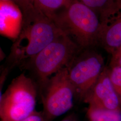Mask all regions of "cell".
<instances>
[{"mask_svg":"<svg viewBox=\"0 0 121 121\" xmlns=\"http://www.w3.org/2000/svg\"><path fill=\"white\" fill-rule=\"evenodd\" d=\"M110 80L118 96L121 93V67L118 66L111 67L109 69Z\"/></svg>","mask_w":121,"mask_h":121,"instance_id":"cell-12","label":"cell"},{"mask_svg":"<svg viewBox=\"0 0 121 121\" xmlns=\"http://www.w3.org/2000/svg\"><path fill=\"white\" fill-rule=\"evenodd\" d=\"M110 67L118 66L121 67V46L111 54Z\"/></svg>","mask_w":121,"mask_h":121,"instance_id":"cell-13","label":"cell"},{"mask_svg":"<svg viewBox=\"0 0 121 121\" xmlns=\"http://www.w3.org/2000/svg\"><path fill=\"white\" fill-rule=\"evenodd\" d=\"M20 9L22 14V24L7 59L6 67L9 69L15 66L25 69L39 52L64 34L35 2Z\"/></svg>","mask_w":121,"mask_h":121,"instance_id":"cell-1","label":"cell"},{"mask_svg":"<svg viewBox=\"0 0 121 121\" xmlns=\"http://www.w3.org/2000/svg\"><path fill=\"white\" fill-rule=\"evenodd\" d=\"M87 115L90 121H121V108L108 109L89 105Z\"/></svg>","mask_w":121,"mask_h":121,"instance_id":"cell-9","label":"cell"},{"mask_svg":"<svg viewBox=\"0 0 121 121\" xmlns=\"http://www.w3.org/2000/svg\"><path fill=\"white\" fill-rule=\"evenodd\" d=\"M39 90L44 121H51L73 107L75 92L66 67L54 74Z\"/></svg>","mask_w":121,"mask_h":121,"instance_id":"cell-6","label":"cell"},{"mask_svg":"<svg viewBox=\"0 0 121 121\" xmlns=\"http://www.w3.org/2000/svg\"><path fill=\"white\" fill-rule=\"evenodd\" d=\"M37 86L22 73L13 79L0 97V117L4 121H19L35 111Z\"/></svg>","mask_w":121,"mask_h":121,"instance_id":"cell-4","label":"cell"},{"mask_svg":"<svg viewBox=\"0 0 121 121\" xmlns=\"http://www.w3.org/2000/svg\"><path fill=\"white\" fill-rule=\"evenodd\" d=\"M91 9L100 16L108 8L115 0H77Z\"/></svg>","mask_w":121,"mask_h":121,"instance_id":"cell-11","label":"cell"},{"mask_svg":"<svg viewBox=\"0 0 121 121\" xmlns=\"http://www.w3.org/2000/svg\"><path fill=\"white\" fill-rule=\"evenodd\" d=\"M83 101L89 105L108 109L121 108L118 96L110 80L108 69L104 68Z\"/></svg>","mask_w":121,"mask_h":121,"instance_id":"cell-8","label":"cell"},{"mask_svg":"<svg viewBox=\"0 0 121 121\" xmlns=\"http://www.w3.org/2000/svg\"><path fill=\"white\" fill-rule=\"evenodd\" d=\"M1 121H2V120H1Z\"/></svg>","mask_w":121,"mask_h":121,"instance_id":"cell-18","label":"cell"},{"mask_svg":"<svg viewBox=\"0 0 121 121\" xmlns=\"http://www.w3.org/2000/svg\"><path fill=\"white\" fill-rule=\"evenodd\" d=\"M19 121H44V120L42 112L35 111L28 117Z\"/></svg>","mask_w":121,"mask_h":121,"instance_id":"cell-14","label":"cell"},{"mask_svg":"<svg viewBox=\"0 0 121 121\" xmlns=\"http://www.w3.org/2000/svg\"><path fill=\"white\" fill-rule=\"evenodd\" d=\"M74 0H35L36 5L48 17L53 19L68 8Z\"/></svg>","mask_w":121,"mask_h":121,"instance_id":"cell-10","label":"cell"},{"mask_svg":"<svg viewBox=\"0 0 121 121\" xmlns=\"http://www.w3.org/2000/svg\"><path fill=\"white\" fill-rule=\"evenodd\" d=\"M118 97L119 99V100H120V104H121V93L120 94V95H118Z\"/></svg>","mask_w":121,"mask_h":121,"instance_id":"cell-17","label":"cell"},{"mask_svg":"<svg viewBox=\"0 0 121 121\" xmlns=\"http://www.w3.org/2000/svg\"><path fill=\"white\" fill-rule=\"evenodd\" d=\"M82 49L68 35L63 34L32 58L25 69L34 74L39 88L51 75L66 67Z\"/></svg>","mask_w":121,"mask_h":121,"instance_id":"cell-3","label":"cell"},{"mask_svg":"<svg viewBox=\"0 0 121 121\" xmlns=\"http://www.w3.org/2000/svg\"><path fill=\"white\" fill-rule=\"evenodd\" d=\"M60 30L82 48L98 45L99 15L86 5L74 0L52 19Z\"/></svg>","mask_w":121,"mask_h":121,"instance_id":"cell-2","label":"cell"},{"mask_svg":"<svg viewBox=\"0 0 121 121\" xmlns=\"http://www.w3.org/2000/svg\"><path fill=\"white\" fill-rule=\"evenodd\" d=\"M99 18L98 45L111 54L121 46V0H115Z\"/></svg>","mask_w":121,"mask_h":121,"instance_id":"cell-7","label":"cell"},{"mask_svg":"<svg viewBox=\"0 0 121 121\" xmlns=\"http://www.w3.org/2000/svg\"><path fill=\"white\" fill-rule=\"evenodd\" d=\"M0 1L13 2L16 4L19 9L35 2V0H0Z\"/></svg>","mask_w":121,"mask_h":121,"instance_id":"cell-15","label":"cell"},{"mask_svg":"<svg viewBox=\"0 0 121 121\" xmlns=\"http://www.w3.org/2000/svg\"><path fill=\"white\" fill-rule=\"evenodd\" d=\"M93 48H82L66 67L76 99L83 101L105 68L102 55Z\"/></svg>","mask_w":121,"mask_h":121,"instance_id":"cell-5","label":"cell"},{"mask_svg":"<svg viewBox=\"0 0 121 121\" xmlns=\"http://www.w3.org/2000/svg\"><path fill=\"white\" fill-rule=\"evenodd\" d=\"M61 121H76L75 117L72 115H69L65 117Z\"/></svg>","mask_w":121,"mask_h":121,"instance_id":"cell-16","label":"cell"}]
</instances>
